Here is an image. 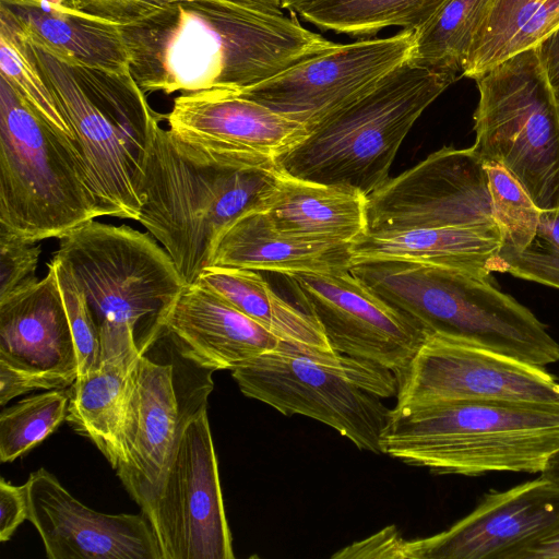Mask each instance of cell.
I'll use <instances>...</instances> for the list:
<instances>
[{
	"instance_id": "6da1fadb",
	"label": "cell",
	"mask_w": 559,
	"mask_h": 559,
	"mask_svg": "<svg viewBox=\"0 0 559 559\" xmlns=\"http://www.w3.org/2000/svg\"><path fill=\"white\" fill-rule=\"evenodd\" d=\"M289 16L234 0H180L119 25L144 93H242L338 46Z\"/></svg>"
},
{
	"instance_id": "7a4b0ae2",
	"label": "cell",
	"mask_w": 559,
	"mask_h": 559,
	"mask_svg": "<svg viewBox=\"0 0 559 559\" xmlns=\"http://www.w3.org/2000/svg\"><path fill=\"white\" fill-rule=\"evenodd\" d=\"M159 122L138 183V222L191 285L212 265L225 230L242 215L262 210L278 169L223 144L164 129Z\"/></svg>"
},
{
	"instance_id": "3957f363",
	"label": "cell",
	"mask_w": 559,
	"mask_h": 559,
	"mask_svg": "<svg viewBox=\"0 0 559 559\" xmlns=\"http://www.w3.org/2000/svg\"><path fill=\"white\" fill-rule=\"evenodd\" d=\"M13 34L63 112L88 170L102 216L138 221V183L155 112L130 71L79 62L38 39L0 5Z\"/></svg>"
},
{
	"instance_id": "277c9868",
	"label": "cell",
	"mask_w": 559,
	"mask_h": 559,
	"mask_svg": "<svg viewBox=\"0 0 559 559\" xmlns=\"http://www.w3.org/2000/svg\"><path fill=\"white\" fill-rule=\"evenodd\" d=\"M381 452L436 474L540 473L559 449V403L502 400L391 408Z\"/></svg>"
},
{
	"instance_id": "5b68a950",
	"label": "cell",
	"mask_w": 559,
	"mask_h": 559,
	"mask_svg": "<svg viewBox=\"0 0 559 559\" xmlns=\"http://www.w3.org/2000/svg\"><path fill=\"white\" fill-rule=\"evenodd\" d=\"M53 259L84 293L99 333L100 364L134 362L186 286L154 237L127 225L91 221L59 238Z\"/></svg>"
},
{
	"instance_id": "8992f818",
	"label": "cell",
	"mask_w": 559,
	"mask_h": 559,
	"mask_svg": "<svg viewBox=\"0 0 559 559\" xmlns=\"http://www.w3.org/2000/svg\"><path fill=\"white\" fill-rule=\"evenodd\" d=\"M456 78L406 60L312 127L276 159L277 169L356 189L368 198L389 180L397 150L415 121Z\"/></svg>"
},
{
	"instance_id": "52a82bcc",
	"label": "cell",
	"mask_w": 559,
	"mask_h": 559,
	"mask_svg": "<svg viewBox=\"0 0 559 559\" xmlns=\"http://www.w3.org/2000/svg\"><path fill=\"white\" fill-rule=\"evenodd\" d=\"M359 280L431 332L533 365L559 361V343L526 307L488 278L399 260L361 264Z\"/></svg>"
},
{
	"instance_id": "ba28073f",
	"label": "cell",
	"mask_w": 559,
	"mask_h": 559,
	"mask_svg": "<svg viewBox=\"0 0 559 559\" xmlns=\"http://www.w3.org/2000/svg\"><path fill=\"white\" fill-rule=\"evenodd\" d=\"M102 216L73 136L0 75V227L32 241Z\"/></svg>"
},
{
	"instance_id": "9c48e42d",
	"label": "cell",
	"mask_w": 559,
	"mask_h": 559,
	"mask_svg": "<svg viewBox=\"0 0 559 559\" xmlns=\"http://www.w3.org/2000/svg\"><path fill=\"white\" fill-rule=\"evenodd\" d=\"M241 393L278 413L320 421L359 450L382 454L380 439L395 397V374L371 361L289 343L231 370Z\"/></svg>"
},
{
	"instance_id": "30bf717a",
	"label": "cell",
	"mask_w": 559,
	"mask_h": 559,
	"mask_svg": "<svg viewBox=\"0 0 559 559\" xmlns=\"http://www.w3.org/2000/svg\"><path fill=\"white\" fill-rule=\"evenodd\" d=\"M473 150L506 168L540 211L559 207V110L538 47L476 80Z\"/></svg>"
},
{
	"instance_id": "8fae6325",
	"label": "cell",
	"mask_w": 559,
	"mask_h": 559,
	"mask_svg": "<svg viewBox=\"0 0 559 559\" xmlns=\"http://www.w3.org/2000/svg\"><path fill=\"white\" fill-rule=\"evenodd\" d=\"M164 358L141 350L131 377L121 457L116 469L131 498L148 518L162 491L182 433L207 408L213 370L186 358L160 331Z\"/></svg>"
},
{
	"instance_id": "7c38bea8",
	"label": "cell",
	"mask_w": 559,
	"mask_h": 559,
	"mask_svg": "<svg viewBox=\"0 0 559 559\" xmlns=\"http://www.w3.org/2000/svg\"><path fill=\"white\" fill-rule=\"evenodd\" d=\"M284 277L299 307L317 320L334 352L377 364L396 378L431 333L349 270Z\"/></svg>"
},
{
	"instance_id": "4fadbf2b",
	"label": "cell",
	"mask_w": 559,
	"mask_h": 559,
	"mask_svg": "<svg viewBox=\"0 0 559 559\" xmlns=\"http://www.w3.org/2000/svg\"><path fill=\"white\" fill-rule=\"evenodd\" d=\"M396 380L394 409L465 400L559 403V383L543 367L439 332L428 335Z\"/></svg>"
},
{
	"instance_id": "5bb4252c",
	"label": "cell",
	"mask_w": 559,
	"mask_h": 559,
	"mask_svg": "<svg viewBox=\"0 0 559 559\" xmlns=\"http://www.w3.org/2000/svg\"><path fill=\"white\" fill-rule=\"evenodd\" d=\"M162 559H234L207 408L182 433L148 515Z\"/></svg>"
},
{
	"instance_id": "9a60e30c",
	"label": "cell",
	"mask_w": 559,
	"mask_h": 559,
	"mask_svg": "<svg viewBox=\"0 0 559 559\" xmlns=\"http://www.w3.org/2000/svg\"><path fill=\"white\" fill-rule=\"evenodd\" d=\"M367 199V231L451 226L498 228L486 166L473 147L444 146L389 179Z\"/></svg>"
},
{
	"instance_id": "2e32d148",
	"label": "cell",
	"mask_w": 559,
	"mask_h": 559,
	"mask_svg": "<svg viewBox=\"0 0 559 559\" xmlns=\"http://www.w3.org/2000/svg\"><path fill=\"white\" fill-rule=\"evenodd\" d=\"M79 362L53 263L43 280L0 300V405L34 391L66 389Z\"/></svg>"
},
{
	"instance_id": "e0dca14e",
	"label": "cell",
	"mask_w": 559,
	"mask_h": 559,
	"mask_svg": "<svg viewBox=\"0 0 559 559\" xmlns=\"http://www.w3.org/2000/svg\"><path fill=\"white\" fill-rule=\"evenodd\" d=\"M414 29L361 38L300 62L242 92L309 131L408 60Z\"/></svg>"
},
{
	"instance_id": "ac0fdd59",
	"label": "cell",
	"mask_w": 559,
	"mask_h": 559,
	"mask_svg": "<svg viewBox=\"0 0 559 559\" xmlns=\"http://www.w3.org/2000/svg\"><path fill=\"white\" fill-rule=\"evenodd\" d=\"M559 531V488L542 476L493 491L450 528L404 539L401 558L521 559Z\"/></svg>"
},
{
	"instance_id": "d6986e66",
	"label": "cell",
	"mask_w": 559,
	"mask_h": 559,
	"mask_svg": "<svg viewBox=\"0 0 559 559\" xmlns=\"http://www.w3.org/2000/svg\"><path fill=\"white\" fill-rule=\"evenodd\" d=\"M28 520L49 559H162L157 537L142 514H106L74 498L46 468L33 472Z\"/></svg>"
},
{
	"instance_id": "ffe728a7",
	"label": "cell",
	"mask_w": 559,
	"mask_h": 559,
	"mask_svg": "<svg viewBox=\"0 0 559 559\" xmlns=\"http://www.w3.org/2000/svg\"><path fill=\"white\" fill-rule=\"evenodd\" d=\"M164 330L181 355L213 371L234 370L288 343L197 283L185 286Z\"/></svg>"
},
{
	"instance_id": "44dd1931",
	"label": "cell",
	"mask_w": 559,
	"mask_h": 559,
	"mask_svg": "<svg viewBox=\"0 0 559 559\" xmlns=\"http://www.w3.org/2000/svg\"><path fill=\"white\" fill-rule=\"evenodd\" d=\"M166 120L177 132L223 144L273 165L308 133L301 123L241 93L219 91L180 94Z\"/></svg>"
},
{
	"instance_id": "7402d4cb",
	"label": "cell",
	"mask_w": 559,
	"mask_h": 559,
	"mask_svg": "<svg viewBox=\"0 0 559 559\" xmlns=\"http://www.w3.org/2000/svg\"><path fill=\"white\" fill-rule=\"evenodd\" d=\"M367 201L356 189L278 170L261 211L285 236L310 242L353 243L368 230Z\"/></svg>"
},
{
	"instance_id": "603a6c76",
	"label": "cell",
	"mask_w": 559,
	"mask_h": 559,
	"mask_svg": "<svg viewBox=\"0 0 559 559\" xmlns=\"http://www.w3.org/2000/svg\"><path fill=\"white\" fill-rule=\"evenodd\" d=\"M498 228L417 227L367 231L352 243V264L399 260L457 269L480 277L497 272Z\"/></svg>"
},
{
	"instance_id": "cb8c5ba5",
	"label": "cell",
	"mask_w": 559,
	"mask_h": 559,
	"mask_svg": "<svg viewBox=\"0 0 559 559\" xmlns=\"http://www.w3.org/2000/svg\"><path fill=\"white\" fill-rule=\"evenodd\" d=\"M212 265L282 275L349 270L352 243L310 242L288 237L272 226L264 212L252 211L225 230Z\"/></svg>"
},
{
	"instance_id": "d4e9b609",
	"label": "cell",
	"mask_w": 559,
	"mask_h": 559,
	"mask_svg": "<svg viewBox=\"0 0 559 559\" xmlns=\"http://www.w3.org/2000/svg\"><path fill=\"white\" fill-rule=\"evenodd\" d=\"M38 39L91 67L130 71L129 53L119 25L81 13L66 0H0Z\"/></svg>"
},
{
	"instance_id": "484cf974",
	"label": "cell",
	"mask_w": 559,
	"mask_h": 559,
	"mask_svg": "<svg viewBox=\"0 0 559 559\" xmlns=\"http://www.w3.org/2000/svg\"><path fill=\"white\" fill-rule=\"evenodd\" d=\"M194 283L225 298L246 316L295 346L333 350L317 320L278 296L259 271L211 265L201 272Z\"/></svg>"
},
{
	"instance_id": "4316f807",
	"label": "cell",
	"mask_w": 559,
	"mask_h": 559,
	"mask_svg": "<svg viewBox=\"0 0 559 559\" xmlns=\"http://www.w3.org/2000/svg\"><path fill=\"white\" fill-rule=\"evenodd\" d=\"M559 27V0H490L462 74L476 80L516 53L538 46Z\"/></svg>"
},
{
	"instance_id": "83f0119b",
	"label": "cell",
	"mask_w": 559,
	"mask_h": 559,
	"mask_svg": "<svg viewBox=\"0 0 559 559\" xmlns=\"http://www.w3.org/2000/svg\"><path fill=\"white\" fill-rule=\"evenodd\" d=\"M136 360L103 361L94 371L79 376L69 386L66 421L88 438L115 471L121 457V436Z\"/></svg>"
},
{
	"instance_id": "f1b7e54d",
	"label": "cell",
	"mask_w": 559,
	"mask_h": 559,
	"mask_svg": "<svg viewBox=\"0 0 559 559\" xmlns=\"http://www.w3.org/2000/svg\"><path fill=\"white\" fill-rule=\"evenodd\" d=\"M447 1L311 0L296 8L294 13L321 31L362 38L391 26L417 29Z\"/></svg>"
},
{
	"instance_id": "f546056e",
	"label": "cell",
	"mask_w": 559,
	"mask_h": 559,
	"mask_svg": "<svg viewBox=\"0 0 559 559\" xmlns=\"http://www.w3.org/2000/svg\"><path fill=\"white\" fill-rule=\"evenodd\" d=\"M489 3L490 0H448L429 21L414 29L407 61L457 75Z\"/></svg>"
},
{
	"instance_id": "4dcf8cb0",
	"label": "cell",
	"mask_w": 559,
	"mask_h": 559,
	"mask_svg": "<svg viewBox=\"0 0 559 559\" xmlns=\"http://www.w3.org/2000/svg\"><path fill=\"white\" fill-rule=\"evenodd\" d=\"M69 388L44 390L0 414V461L10 463L51 435L66 420Z\"/></svg>"
},
{
	"instance_id": "1f68e13d",
	"label": "cell",
	"mask_w": 559,
	"mask_h": 559,
	"mask_svg": "<svg viewBox=\"0 0 559 559\" xmlns=\"http://www.w3.org/2000/svg\"><path fill=\"white\" fill-rule=\"evenodd\" d=\"M485 166L500 236L498 254L521 252L535 236L542 211L506 168L496 163Z\"/></svg>"
},
{
	"instance_id": "d6a6232c",
	"label": "cell",
	"mask_w": 559,
	"mask_h": 559,
	"mask_svg": "<svg viewBox=\"0 0 559 559\" xmlns=\"http://www.w3.org/2000/svg\"><path fill=\"white\" fill-rule=\"evenodd\" d=\"M497 272L559 289V207L542 211L535 236L523 251L497 254Z\"/></svg>"
},
{
	"instance_id": "836d02e7",
	"label": "cell",
	"mask_w": 559,
	"mask_h": 559,
	"mask_svg": "<svg viewBox=\"0 0 559 559\" xmlns=\"http://www.w3.org/2000/svg\"><path fill=\"white\" fill-rule=\"evenodd\" d=\"M0 75L8 80L48 121L74 138L63 112L41 75L17 44L10 29L1 23Z\"/></svg>"
},
{
	"instance_id": "e575fe53",
	"label": "cell",
	"mask_w": 559,
	"mask_h": 559,
	"mask_svg": "<svg viewBox=\"0 0 559 559\" xmlns=\"http://www.w3.org/2000/svg\"><path fill=\"white\" fill-rule=\"evenodd\" d=\"M56 269L59 286L63 297L67 314L72 330L79 376L94 371L100 365L99 333L87 306L83 290L72 276L55 260H50Z\"/></svg>"
},
{
	"instance_id": "d590c367",
	"label": "cell",
	"mask_w": 559,
	"mask_h": 559,
	"mask_svg": "<svg viewBox=\"0 0 559 559\" xmlns=\"http://www.w3.org/2000/svg\"><path fill=\"white\" fill-rule=\"evenodd\" d=\"M36 242L0 227V300L38 281L40 247Z\"/></svg>"
},
{
	"instance_id": "8d00e7d4",
	"label": "cell",
	"mask_w": 559,
	"mask_h": 559,
	"mask_svg": "<svg viewBox=\"0 0 559 559\" xmlns=\"http://www.w3.org/2000/svg\"><path fill=\"white\" fill-rule=\"evenodd\" d=\"M176 1L180 0H66V4L75 11L99 20L126 25Z\"/></svg>"
},
{
	"instance_id": "74e56055",
	"label": "cell",
	"mask_w": 559,
	"mask_h": 559,
	"mask_svg": "<svg viewBox=\"0 0 559 559\" xmlns=\"http://www.w3.org/2000/svg\"><path fill=\"white\" fill-rule=\"evenodd\" d=\"M28 520L27 483L14 486L0 479V540L7 542L16 528Z\"/></svg>"
},
{
	"instance_id": "f35d334b",
	"label": "cell",
	"mask_w": 559,
	"mask_h": 559,
	"mask_svg": "<svg viewBox=\"0 0 559 559\" xmlns=\"http://www.w3.org/2000/svg\"><path fill=\"white\" fill-rule=\"evenodd\" d=\"M403 540L392 525L365 540L349 545L333 555V558H401Z\"/></svg>"
},
{
	"instance_id": "ab89813d",
	"label": "cell",
	"mask_w": 559,
	"mask_h": 559,
	"mask_svg": "<svg viewBox=\"0 0 559 559\" xmlns=\"http://www.w3.org/2000/svg\"><path fill=\"white\" fill-rule=\"evenodd\" d=\"M537 47L559 110V27Z\"/></svg>"
},
{
	"instance_id": "60d3db41",
	"label": "cell",
	"mask_w": 559,
	"mask_h": 559,
	"mask_svg": "<svg viewBox=\"0 0 559 559\" xmlns=\"http://www.w3.org/2000/svg\"><path fill=\"white\" fill-rule=\"evenodd\" d=\"M521 559H559V531L528 549Z\"/></svg>"
},
{
	"instance_id": "b9f144b4",
	"label": "cell",
	"mask_w": 559,
	"mask_h": 559,
	"mask_svg": "<svg viewBox=\"0 0 559 559\" xmlns=\"http://www.w3.org/2000/svg\"><path fill=\"white\" fill-rule=\"evenodd\" d=\"M540 476L559 488V449L548 457Z\"/></svg>"
},
{
	"instance_id": "7bdbcfd3",
	"label": "cell",
	"mask_w": 559,
	"mask_h": 559,
	"mask_svg": "<svg viewBox=\"0 0 559 559\" xmlns=\"http://www.w3.org/2000/svg\"><path fill=\"white\" fill-rule=\"evenodd\" d=\"M239 3H242L249 8L272 13V14H283V7L281 0H234Z\"/></svg>"
},
{
	"instance_id": "ee69618b",
	"label": "cell",
	"mask_w": 559,
	"mask_h": 559,
	"mask_svg": "<svg viewBox=\"0 0 559 559\" xmlns=\"http://www.w3.org/2000/svg\"><path fill=\"white\" fill-rule=\"evenodd\" d=\"M283 9L294 12L299 5L307 3L311 0H281Z\"/></svg>"
}]
</instances>
